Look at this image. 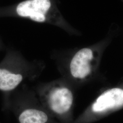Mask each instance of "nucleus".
<instances>
[{
    "mask_svg": "<svg viewBox=\"0 0 123 123\" xmlns=\"http://www.w3.org/2000/svg\"><path fill=\"white\" fill-rule=\"evenodd\" d=\"M73 102L70 90L65 87L53 89L49 93L48 103L51 109L58 114H63L69 110Z\"/></svg>",
    "mask_w": 123,
    "mask_h": 123,
    "instance_id": "obj_3",
    "label": "nucleus"
},
{
    "mask_svg": "<svg viewBox=\"0 0 123 123\" xmlns=\"http://www.w3.org/2000/svg\"><path fill=\"white\" fill-rule=\"evenodd\" d=\"M22 76L12 73L4 68H0V90L8 91L13 90L21 83Z\"/></svg>",
    "mask_w": 123,
    "mask_h": 123,
    "instance_id": "obj_5",
    "label": "nucleus"
},
{
    "mask_svg": "<svg viewBox=\"0 0 123 123\" xmlns=\"http://www.w3.org/2000/svg\"><path fill=\"white\" fill-rule=\"evenodd\" d=\"M16 12L23 18H29L37 22L57 24L60 17L50 0H26L18 5Z\"/></svg>",
    "mask_w": 123,
    "mask_h": 123,
    "instance_id": "obj_1",
    "label": "nucleus"
},
{
    "mask_svg": "<svg viewBox=\"0 0 123 123\" xmlns=\"http://www.w3.org/2000/svg\"><path fill=\"white\" fill-rule=\"evenodd\" d=\"M123 105V89L114 88L108 90L98 98L92 106L94 112L118 108Z\"/></svg>",
    "mask_w": 123,
    "mask_h": 123,
    "instance_id": "obj_4",
    "label": "nucleus"
},
{
    "mask_svg": "<svg viewBox=\"0 0 123 123\" xmlns=\"http://www.w3.org/2000/svg\"><path fill=\"white\" fill-rule=\"evenodd\" d=\"M48 117L44 112L35 109H27L20 114V123H46Z\"/></svg>",
    "mask_w": 123,
    "mask_h": 123,
    "instance_id": "obj_6",
    "label": "nucleus"
},
{
    "mask_svg": "<svg viewBox=\"0 0 123 123\" xmlns=\"http://www.w3.org/2000/svg\"><path fill=\"white\" fill-rule=\"evenodd\" d=\"M95 55L91 49H82L76 53L71 62V74L75 78L83 79L92 71V63Z\"/></svg>",
    "mask_w": 123,
    "mask_h": 123,
    "instance_id": "obj_2",
    "label": "nucleus"
}]
</instances>
